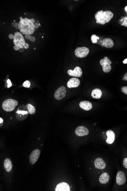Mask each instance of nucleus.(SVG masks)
<instances>
[{
    "label": "nucleus",
    "instance_id": "nucleus-1",
    "mask_svg": "<svg viewBox=\"0 0 127 191\" xmlns=\"http://www.w3.org/2000/svg\"><path fill=\"white\" fill-rule=\"evenodd\" d=\"M20 21L18 23V28L21 33L23 34H32L35 31V20L27 18H22L20 17Z\"/></svg>",
    "mask_w": 127,
    "mask_h": 191
},
{
    "label": "nucleus",
    "instance_id": "nucleus-2",
    "mask_svg": "<svg viewBox=\"0 0 127 191\" xmlns=\"http://www.w3.org/2000/svg\"><path fill=\"white\" fill-rule=\"evenodd\" d=\"M113 17V13L109 10L103 11L99 10L96 13L95 18L96 22L98 24L104 25L109 22Z\"/></svg>",
    "mask_w": 127,
    "mask_h": 191
},
{
    "label": "nucleus",
    "instance_id": "nucleus-3",
    "mask_svg": "<svg viewBox=\"0 0 127 191\" xmlns=\"http://www.w3.org/2000/svg\"><path fill=\"white\" fill-rule=\"evenodd\" d=\"M14 38L13 42L15 46L13 49L15 51H19L21 49H26L29 48V45L25 42L24 37L21 33L19 32H16L14 33Z\"/></svg>",
    "mask_w": 127,
    "mask_h": 191
},
{
    "label": "nucleus",
    "instance_id": "nucleus-4",
    "mask_svg": "<svg viewBox=\"0 0 127 191\" xmlns=\"http://www.w3.org/2000/svg\"><path fill=\"white\" fill-rule=\"evenodd\" d=\"M18 105V102L15 100L8 99L3 101L2 108L4 111L7 112L13 111Z\"/></svg>",
    "mask_w": 127,
    "mask_h": 191
},
{
    "label": "nucleus",
    "instance_id": "nucleus-5",
    "mask_svg": "<svg viewBox=\"0 0 127 191\" xmlns=\"http://www.w3.org/2000/svg\"><path fill=\"white\" fill-rule=\"evenodd\" d=\"M111 63L112 62L110 61V59L107 56H105L104 59H101L100 63L102 66V70L104 72L108 73L110 71L111 69L110 65Z\"/></svg>",
    "mask_w": 127,
    "mask_h": 191
},
{
    "label": "nucleus",
    "instance_id": "nucleus-6",
    "mask_svg": "<svg viewBox=\"0 0 127 191\" xmlns=\"http://www.w3.org/2000/svg\"><path fill=\"white\" fill-rule=\"evenodd\" d=\"M89 49L86 47H79L75 51V55L78 58H83L86 57L89 53Z\"/></svg>",
    "mask_w": 127,
    "mask_h": 191
},
{
    "label": "nucleus",
    "instance_id": "nucleus-7",
    "mask_svg": "<svg viewBox=\"0 0 127 191\" xmlns=\"http://www.w3.org/2000/svg\"><path fill=\"white\" fill-rule=\"evenodd\" d=\"M66 89L65 87L61 86L55 91L54 94L55 99L57 100L63 99L66 96Z\"/></svg>",
    "mask_w": 127,
    "mask_h": 191
},
{
    "label": "nucleus",
    "instance_id": "nucleus-8",
    "mask_svg": "<svg viewBox=\"0 0 127 191\" xmlns=\"http://www.w3.org/2000/svg\"><path fill=\"white\" fill-rule=\"evenodd\" d=\"M41 154V151L39 149H36L32 152L29 156V162L30 164H34L39 159Z\"/></svg>",
    "mask_w": 127,
    "mask_h": 191
},
{
    "label": "nucleus",
    "instance_id": "nucleus-9",
    "mask_svg": "<svg viewBox=\"0 0 127 191\" xmlns=\"http://www.w3.org/2000/svg\"><path fill=\"white\" fill-rule=\"evenodd\" d=\"M75 133L78 136H83L88 135L89 131L88 129L85 127L80 126L77 127L75 129Z\"/></svg>",
    "mask_w": 127,
    "mask_h": 191
},
{
    "label": "nucleus",
    "instance_id": "nucleus-10",
    "mask_svg": "<svg viewBox=\"0 0 127 191\" xmlns=\"http://www.w3.org/2000/svg\"><path fill=\"white\" fill-rule=\"evenodd\" d=\"M116 183L119 185H123L126 182V177L125 174L122 171H120L117 173L116 177Z\"/></svg>",
    "mask_w": 127,
    "mask_h": 191
},
{
    "label": "nucleus",
    "instance_id": "nucleus-11",
    "mask_svg": "<svg viewBox=\"0 0 127 191\" xmlns=\"http://www.w3.org/2000/svg\"><path fill=\"white\" fill-rule=\"evenodd\" d=\"M68 75L72 77H80L82 75V71L79 66H76L74 70H69L67 71Z\"/></svg>",
    "mask_w": 127,
    "mask_h": 191
},
{
    "label": "nucleus",
    "instance_id": "nucleus-12",
    "mask_svg": "<svg viewBox=\"0 0 127 191\" xmlns=\"http://www.w3.org/2000/svg\"><path fill=\"white\" fill-rule=\"evenodd\" d=\"M80 84V81L77 78H72L67 83V87L69 88H75L79 87Z\"/></svg>",
    "mask_w": 127,
    "mask_h": 191
},
{
    "label": "nucleus",
    "instance_id": "nucleus-13",
    "mask_svg": "<svg viewBox=\"0 0 127 191\" xmlns=\"http://www.w3.org/2000/svg\"><path fill=\"white\" fill-rule=\"evenodd\" d=\"M107 138L106 140V143L108 144H111L114 142L115 138V135L114 132L112 130H108L106 132Z\"/></svg>",
    "mask_w": 127,
    "mask_h": 191
},
{
    "label": "nucleus",
    "instance_id": "nucleus-14",
    "mask_svg": "<svg viewBox=\"0 0 127 191\" xmlns=\"http://www.w3.org/2000/svg\"><path fill=\"white\" fill-rule=\"evenodd\" d=\"M95 167L100 169H103L106 167V163L102 158H97L94 161Z\"/></svg>",
    "mask_w": 127,
    "mask_h": 191
},
{
    "label": "nucleus",
    "instance_id": "nucleus-15",
    "mask_svg": "<svg viewBox=\"0 0 127 191\" xmlns=\"http://www.w3.org/2000/svg\"><path fill=\"white\" fill-rule=\"evenodd\" d=\"M56 191H70L69 185L67 183L62 182L57 185L55 189Z\"/></svg>",
    "mask_w": 127,
    "mask_h": 191
},
{
    "label": "nucleus",
    "instance_id": "nucleus-16",
    "mask_svg": "<svg viewBox=\"0 0 127 191\" xmlns=\"http://www.w3.org/2000/svg\"><path fill=\"white\" fill-rule=\"evenodd\" d=\"M80 107L81 109L89 111L92 109V105L90 102L87 101H82L79 104Z\"/></svg>",
    "mask_w": 127,
    "mask_h": 191
},
{
    "label": "nucleus",
    "instance_id": "nucleus-17",
    "mask_svg": "<svg viewBox=\"0 0 127 191\" xmlns=\"http://www.w3.org/2000/svg\"><path fill=\"white\" fill-rule=\"evenodd\" d=\"M114 46V42L110 38H106L104 39L102 42V46L107 48H111Z\"/></svg>",
    "mask_w": 127,
    "mask_h": 191
},
{
    "label": "nucleus",
    "instance_id": "nucleus-18",
    "mask_svg": "<svg viewBox=\"0 0 127 191\" xmlns=\"http://www.w3.org/2000/svg\"><path fill=\"white\" fill-rule=\"evenodd\" d=\"M109 175L106 172H104L102 174L99 178V181L101 184H105L108 182L109 180Z\"/></svg>",
    "mask_w": 127,
    "mask_h": 191
},
{
    "label": "nucleus",
    "instance_id": "nucleus-19",
    "mask_svg": "<svg viewBox=\"0 0 127 191\" xmlns=\"http://www.w3.org/2000/svg\"><path fill=\"white\" fill-rule=\"evenodd\" d=\"M3 166L7 172H10L12 169V164L11 160L8 158L5 159L4 161Z\"/></svg>",
    "mask_w": 127,
    "mask_h": 191
},
{
    "label": "nucleus",
    "instance_id": "nucleus-20",
    "mask_svg": "<svg viewBox=\"0 0 127 191\" xmlns=\"http://www.w3.org/2000/svg\"><path fill=\"white\" fill-rule=\"evenodd\" d=\"M91 95L94 99H99L102 95V92L100 89H95L92 90Z\"/></svg>",
    "mask_w": 127,
    "mask_h": 191
},
{
    "label": "nucleus",
    "instance_id": "nucleus-21",
    "mask_svg": "<svg viewBox=\"0 0 127 191\" xmlns=\"http://www.w3.org/2000/svg\"><path fill=\"white\" fill-rule=\"evenodd\" d=\"M26 107L28 110L29 113L31 115H34L36 113V109L31 104H27Z\"/></svg>",
    "mask_w": 127,
    "mask_h": 191
},
{
    "label": "nucleus",
    "instance_id": "nucleus-22",
    "mask_svg": "<svg viewBox=\"0 0 127 191\" xmlns=\"http://www.w3.org/2000/svg\"><path fill=\"white\" fill-rule=\"evenodd\" d=\"M28 112H29L27 111H19V110L16 112V113L18 114V116H20L21 115V116H24L26 117L28 115Z\"/></svg>",
    "mask_w": 127,
    "mask_h": 191
},
{
    "label": "nucleus",
    "instance_id": "nucleus-23",
    "mask_svg": "<svg viewBox=\"0 0 127 191\" xmlns=\"http://www.w3.org/2000/svg\"><path fill=\"white\" fill-rule=\"evenodd\" d=\"M99 37L95 34H93L91 36V40L93 44H96L97 43V39H99Z\"/></svg>",
    "mask_w": 127,
    "mask_h": 191
},
{
    "label": "nucleus",
    "instance_id": "nucleus-24",
    "mask_svg": "<svg viewBox=\"0 0 127 191\" xmlns=\"http://www.w3.org/2000/svg\"><path fill=\"white\" fill-rule=\"evenodd\" d=\"M22 85L24 87H25L26 88H29L31 86V82L30 81L28 80H26L22 84Z\"/></svg>",
    "mask_w": 127,
    "mask_h": 191
},
{
    "label": "nucleus",
    "instance_id": "nucleus-25",
    "mask_svg": "<svg viewBox=\"0 0 127 191\" xmlns=\"http://www.w3.org/2000/svg\"><path fill=\"white\" fill-rule=\"evenodd\" d=\"M121 91L127 95V86H123L121 88Z\"/></svg>",
    "mask_w": 127,
    "mask_h": 191
},
{
    "label": "nucleus",
    "instance_id": "nucleus-26",
    "mask_svg": "<svg viewBox=\"0 0 127 191\" xmlns=\"http://www.w3.org/2000/svg\"><path fill=\"white\" fill-rule=\"evenodd\" d=\"M123 166L127 169V158H125L123 161Z\"/></svg>",
    "mask_w": 127,
    "mask_h": 191
},
{
    "label": "nucleus",
    "instance_id": "nucleus-27",
    "mask_svg": "<svg viewBox=\"0 0 127 191\" xmlns=\"http://www.w3.org/2000/svg\"><path fill=\"white\" fill-rule=\"evenodd\" d=\"M7 83L8 88H10L12 86V82L9 79H8L7 81Z\"/></svg>",
    "mask_w": 127,
    "mask_h": 191
},
{
    "label": "nucleus",
    "instance_id": "nucleus-28",
    "mask_svg": "<svg viewBox=\"0 0 127 191\" xmlns=\"http://www.w3.org/2000/svg\"><path fill=\"white\" fill-rule=\"evenodd\" d=\"M29 40H30V41H31V42H34L36 41V38H35L34 37L31 36L30 37Z\"/></svg>",
    "mask_w": 127,
    "mask_h": 191
},
{
    "label": "nucleus",
    "instance_id": "nucleus-29",
    "mask_svg": "<svg viewBox=\"0 0 127 191\" xmlns=\"http://www.w3.org/2000/svg\"><path fill=\"white\" fill-rule=\"evenodd\" d=\"M31 36H32L31 34H26V35H25L24 37H25V38H26V39H29L30 37Z\"/></svg>",
    "mask_w": 127,
    "mask_h": 191
},
{
    "label": "nucleus",
    "instance_id": "nucleus-30",
    "mask_svg": "<svg viewBox=\"0 0 127 191\" xmlns=\"http://www.w3.org/2000/svg\"><path fill=\"white\" fill-rule=\"evenodd\" d=\"M8 37H9V39H13L14 38V35L12 34H10L9 36H8Z\"/></svg>",
    "mask_w": 127,
    "mask_h": 191
},
{
    "label": "nucleus",
    "instance_id": "nucleus-31",
    "mask_svg": "<svg viewBox=\"0 0 127 191\" xmlns=\"http://www.w3.org/2000/svg\"><path fill=\"white\" fill-rule=\"evenodd\" d=\"M123 80L125 81H127V73H126V74L124 75V77H123Z\"/></svg>",
    "mask_w": 127,
    "mask_h": 191
},
{
    "label": "nucleus",
    "instance_id": "nucleus-32",
    "mask_svg": "<svg viewBox=\"0 0 127 191\" xmlns=\"http://www.w3.org/2000/svg\"><path fill=\"white\" fill-rule=\"evenodd\" d=\"M34 27H35V28H38L39 27V24L38 23H35L34 24Z\"/></svg>",
    "mask_w": 127,
    "mask_h": 191
},
{
    "label": "nucleus",
    "instance_id": "nucleus-33",
    "mask_svg": "<svg viewBox=\"0 0 127 191\" xmlns=\"http://www.w3.org/2000/svg\"><path fill=\"white\" fill-rule=\"evenodd\" d=\"M13 26H14L15 27H18V23H15L13 24Z\"/></svg>",
    "mask_w": 127,
    "mask_h": 191
},
{
    "label": "nucleus",
    "instance_id": "nucleus-34",
    "mask_svg": "<svg viewBox=\"0 0 127 191\" xmlns=\"http://www.w3.org/2000/svg\"><path fill=\"white\" fill-rule=\"evenodd\" d=\"M123 63L124 64L127 63V58L125 59L123 61Z\"/></svg>",
    "mask_w": 127,
    "mask_h": 191
},
{
    "label": "nucleus",
    "instance_id": "nucleus-35",
    "mask_svg": "<svg viewBox=\"0 0 127 191\" xmlns=\"http://www.w3.org/2000/svg\"><path fill=\"white\" fill-rule=\"evenodd\" d=\"M3 122V119L1 117H0V123L2 124Z\"/></svg>",
    "mask_w": 127,
    "mask_h": 191
},
{
    "label": "nucleus",
    "instance_id": "nucleus-36",
    "mask_svg": "<svg viewBox=\"0 0 127 191\" xmlns=\"http://www.w3.org/2000/svg\"><path fill=\"white\" fill-rule=\"evenodd\" d=\"M125 11L127 12V6H126V7H125Z\"/></svg>",
    "mask_w": 127,
    "mask_h": 191
},
{
    "label": "nucleus",
    "instance_id": "nucleus-37",
    "mask_svg": "<svg viewBox=\"0 0 127 191\" xmlns=\"http://www.w3.org/2000/svg\"><path fill=\"white\" fill-rule=\"evenodd\" d=\"M39 26H41V24H40V23H39Z\"/></svg>",
    "mask_w": 127,
    "mask_h": 191
}]
</instances>
